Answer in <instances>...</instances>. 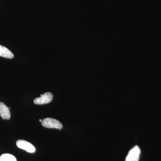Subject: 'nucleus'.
<instances>
[{
  "instance_id": "f257e3e1",
  "label": "nucleus",
  "mask_w": 161,
  "mask_h": 161,
  "mask_svg": "<svg viewBox=\"0 0 161 161\" xmlns=\"http://www.w3.org/2000/svg\"><path fill=\"white\" fill-rule=\"evenodd\" d=\"M41 124L45 128L58 129L59 130H60L63 127L62 124L59 121L52 118L44 119L41 122Z\"/></svg>"
},
{
  "instance_id": "f03ea898",
  "label": "nucleus",
  "mask_w": 161,
  "mask_h": 161,
  "mask_svg": "<svg viewBox=\"0 0 161 161\" xmlns=\"http://www.w3.org/2000/svg\"><path fill=\"white\" fill-rule=\"evenodd\" d=\"M16 145L18 148L30 153H33L36 151V148L32 144L23 140H19L17 141Z\"/></svg>"
},
{
  "instance_id": "7ed1b4c3",
  "label": "nucleus",
  "mask_w": 161,
  "mask_h": 161,
  "mask_svg": "<svg viewBox=\"0 0 161 161\" xmlns=\"http://www.w3.org/2000/svg\"><path fill=\"white\" fill-rule=\"evenodd\" d=\"M53 95L50 92H46L42 96L36 98L34 100V103L36 104L43 105L49 103L52 101L53 98Z\"/></svg>"
},
{
  "instance_id": "20e7f679",
  "label": "nucleus",
  "mask_w": 161,
  "mask_h": 161,
  "mask_svg": "<svg viewBox=\"0 0 161 161\" xmlns=\"http://www.w3.org/2000/svg\"><path fill=\"white\" fill-rule=\"evenodd\" d=\"M141 150L138 146H136L131 149L128 153L125 161H138L140 155Z\"/></svg>"
},
{
  "instance_id": "39448f33",
  "label": "nucleus",
  "mask_w": 161,
  "mask_h": 161,
  "mask_svg": "<svg viewBox=\"0 0 161 161\" xmlns=\"http://www.w3.org/2000/svg\"><path fill=\"white\" fill-rule=\"evenodd\" d=\"M0 116L3 119H9L10 118L9 108L3 102H0Z\"/></svg>"
},
{
  "instance_id": "423d86ee",
  "label": "nucleus",
  "mask_w": 161,
  "mask_h": 161,
  "mask_svg": "<svg viewBox=\"0 0 161 161\" xmlns=\"http://www.w3.org/2000/svg\"><path fill=\"white\" fill-rule=\"evenodd\" d=\"M0 57L8 59H12L14 58V55L9 49L0 45Z\"/></svg>"
},
{
  "instance_id": "0eeeda50",
  "label": "nucleus",
  "mask_w": 161,
  "mask_h": 161,
  "mask_svg": "<svg viewBox=\"0 0 161 161\" xmlns=\"http://www.w3.org/2000/svg\"><path fill=\"white\" fill-rule=\"evenodd\" d=\"M0 161H17V159L14 156L9 153H5L0 157Z\"/></svg>"
},
{
  "instance_id": "6e6552de",
  "label": "nucleus",
  "mask_w": 161,
  "mask_h": 161,
  "mask_svg": "<svg viewBox=\"0 0 161 161\" xmlns=\"http://www.w3.org/2000/svg\"><path fill=\"white\" fill-rule=\"evenodd\" d=\"M42 119H40V121L41 122H42Z\"/></svg>"
}]
</instances>
